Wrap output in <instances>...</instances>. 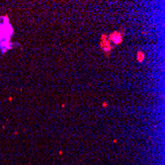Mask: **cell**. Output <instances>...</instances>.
Listing matches in <instances>:
<instances>
[{"instance_id": "cell-1", "label": "cell", "mask_w": 165, "mask_h": 165, "mask_svg": "<svg viewBox=\"0 0 165 165\" xmlns=\"http://www.w3.org/2000/svg\"><path fill=\"white\" fill-rule=\"evenodd\" d=\"M13 34V28L11 26L7 16L0 17V47L2 52H5L11 47L10 38Z\"/></svg>"}, {"instance_id": "cell-2", "label": "cell", "mask_w": 165, "mask_h": 165, "mask_svg": "<svg viewBox=\"0 0 165 165\" xmlns=\"http://www.w3.org/2000/svg\"><path fill=\"white\" fill-rule=\"evenodd\" d=\"M100 46H101L102 51L104 52H106V54H108V52H110L112 51L111 42L108 40L107 36L104 35V34L101 36V44H100Z\"/></svg>"}, {"instance_id": "cell-4", "label": "cell", "mask_w": 165, "mask_h": 165, "mask_svg": "<svg viewBox=\"0 0 165 165\" xmlns=\"http://www.w3.org/2000/svg\"><path fill=\"white\" fill-rule=\"evenodd\" d=\"M136 58H138V60L139 61V62L143 61L144 60V52L138 51V52H136Z\"/></svg>"}, {"instance_id": "cell-3", "label": "cell", "mask_w": 165, "mask_h": 165, "mask_svg": "<svg viewBox=\"0 0 165 165\" xmlns=\"http://www.w3.org/2000/svg\"><path fill=\"white\" fill-rule=\"evenodd\" d=\"M123 38H124V34L120 31H115L110 35V42H113L115 44H120L123 42Z\"/></svg>"}]
</instances>
